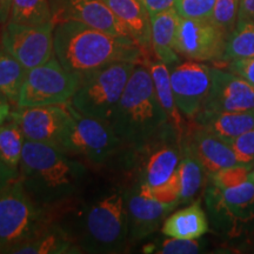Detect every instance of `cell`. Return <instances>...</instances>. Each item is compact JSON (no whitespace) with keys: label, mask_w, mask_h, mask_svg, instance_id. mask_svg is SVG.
<instances>
[{"label":"cell","mask_w":254,"mask_h":254,"mask_svg":"<svg viewBox=\"0 0 254 254\" xmlns=\"http://www.w3.org/2000/svg\"><path fill=\"white\" fill-rule=\"evenodd\" d=\"M75 243L87 253H119L125 250L128 225L124 192L114 190L84 209Z\"/></svg>","instance_id":"cell-4"},{"label":"cell","mask_w":254,"mask_h":254,"mask_svg":"<svg viewBox=\"0 0 254 254\" xmlns=\"http://www.w3.org/2000/svg\"><path fill=\"white\" fill-rule=\"evenodd\" d=\"M180 142L182 140L177 133H171L136 150V153L142 155L138 182L150 187L166 184L179 167L182 158Z\"/></svg>","instance_id":"cell-15"},{"label":"cell","mask_w":254,"mask_h":254,"mask_svg":"<svg viewBox=\"0 0 254 254\" xmlns=\"http://www.w3.org/2000/svg\"><path fill=\"white\" fill-rule=\"evenodd\" d=\"M180 18L176 8L151 15L152 51L158 60L167 66L179 62L176 41Z\"/></svg>","instance_id":"cell-21"},{"label":"cell","mask_w":254,"mask_h":254,"mask_svg":"<svg viewBox=\"0 0 254 254\" xmlns=\"http://www.w3.org/2000/svg\"><path fill=\"white\" fill-rule=\"evenodd\" d=\"M17 178H18V173L6 166L4 161H2L1 158H0V190L4 189V187L7 186L11 182H13L14 179H17Z\"/></svg>","instance_id":"cell-39"},{"label":"cell","mask_w":254,"mask_h":254,"mask_svg":"<svg viewBox=\"0 0 254 254\" xmlns=\"http://www.w3.org/2000/svg\"><path fill=\"white\" fill-rule=\"evenodd\" d=\"M206 202L217 220L246 222L254 219V182L252 178L239 186L219 189L212 185L207 190Z\"/></svg>","instance_id":"cell-17"},{"label":"cell","mask_w":254,"mask_h":254,"mask_svg":"<svg viewBox=\"0 0 254 254\" xmlns=\"http://www.w3.org/2000/svg\"><path fill=\"white\" fill-rule=\"evenodd\" d=\"M11 119L18 123L26 140L56 146L71 120L67 103L37 107H17Z\"/></svg>","instance_id":"cell-13"},{"label":"cell","mask_w":254,"mask_h":254,"mask_svg":"<svg viewBox=\"0 0 254 254\" xmlns=\"http://www.w3.org/2000/svg\"><path fill=\"white\" fill-rule=\"evenodd\" d=\"M128 225V241H139L151 236L179 202H160L148 194L140 184L124 192Z\"/></svg>","instance_id":"cell-12"},{"label":"cell","mask_w":254,"mask_h":254,"mask_svg":"<svg viewBox=\"0 0 254 254\" xmlns=\"http://www.w3.org/2000/svg\"><path fill=\"white\" fill-rule=\"evenodd\" d=\"M26 73L24 66L0 45V92L13 105H17Z\"/></svg>","instance_id":"cell-27"},{"label":"cell","mask_w":254,"mask_h":254,"mask_svg":"<svg viewBox=\"0 0 254 254\" xmlns=\"http://www.w3.org/2000/svg\"><path fill=\"white\" fill-rule=\"evenodd\" d=\"M208 231V221L199 201L174 212L165 219L161 232L177 239H199Z\"/></svg>","instance_id":"cell-22"},{"label":"cell","mask_w":254,"mask_h":254,"mask_svg":"<svg viewBox=\"0 0 254 254\" xmlns=\"http://www.w3.org/2000/svg\"><path fill=\"white\" fill-rule=\"evenodd\" d=\"M251 178H252V180L254 182V166L252 168V171H251Z\"/></svg>","instance_id":"cell-42"},{"label":"cell","mask_w":254,"mask_h":254,"mask_svg":"<svg viewBox=\"0 0 254 254\" xmlns=\"http://www.w3.org/2000/svg\"><path fill=\"white\" fill-rule=\"evenodd\" d=\"M140 185L144 187L146 192H147L152 198L158 200V201L166 202V204H171V202H179L180 184H179L178 171L174 173V176L171 178L166 184H164V185L161 186L150 187L147 185H144V184H140Z\"/></svg>","instance_id":"cell-35"},{"label":"cell","mask_w":254,"mask_h":254,"mask_svg":"<svg viewBox=\"0 0 254 254\" xmlns=\"http://www.w3.org/2000/svg\"><path fill=\"white\" fill-rule=\"evenodd\" d=\"M202 250L201 243L193 239H177L170 238L161 241L159 245L151 244L144 247V253H158V254H194L200 253Z\"/></svg>","instance_id":"cell-31"},{"label":"cell","mask_w":254,"mask_h":254,"mask_svg":"<svg viewBox=\"0 0 254 254\" xmlns=\"http://www.w3.org/2000/svg\"><path fill=\"white\" fill-rule=\"evenodd\" d=\"M211 67L198 62L178 64L171 71V85L178 109L189 119L202 110L209 87Z\"/></svg>","instance_id":"cell-11"},{"label":"cell","mask_w":254,"mask_h":254,"mask_svg":"<svg viewBox=\"0 0 254 254\" xmlns=\"http://www.w3.org/2000/svg\"><path fill=\"white\" fill-rule=\"evenodd\" d=\"M86 178V166L56 146L25 141L18 179L40 207H53L74 198Z\"/></svg>","instance_id":"cell-1"},{"label":"cell","mask_w":254,"mask_h":254,"mask_svg":"<svg viewBox=\"0 0 254 254\" xmlns=\"http://www.w3.org/2000/svg\"><path fill=\"white\" fill-rule=\"evenodd\" d=\"M52 21L50 0H12L8 23L43 25Z\"/></svg>","instance_id":"cell-28"},{"label":"cell","mask_w":254,"mask_h":254,"mask_svg":"<svg viewBox=\"0 0 254 254\" xmlns=\"http://www.w3.org/2000/svg\"><path fill=\"white\" fill-rule=\"evenodd\" d=\"M211 87L202 110L217 112L254 111V85L231 71L211 69Z\"/></svg>","instance_id":"cell-16"},{"label":"cell","mask_w":254,"mask_h":254,"mask_svg":"<svg viewBox=\"0 0 254 254\" xmlns=\"http://www.w3.org/2000/svg\"><path fill=\"white\" fill-rule=\"evenodd\" d=\"M12 0H0V25L5 26L8 23L11 13Z\"/></svg>","instance_id":"cell-41"},{"label":"cell","mask_w":254,"mask_h":254,"mask_svg":"<svg viewBox=\"0 0 254 254\" xmlns=\"http://www.w3.org/2000/svg\"><path fill=\"white\" fill-rule=\"evenodd\" d=\"M0 253H2V252H1V249H0Z\"/></svg>","instance_id":"cell-43"},{"label":"cell","mask_w":254,"mask_h":254,"mask_svg":"<svg viewBox=\"0 0 254 254\" xmlns=\"http://www.w3.org/2000/svg\"><path fill=\"white\" fill-rule=\"evenodd\" d=\"M252 168V166H246V165H236L211 174L209 178L212 180V185L219 189H231L247 182L251 177Z\"/></svg>","instance_id":"cell-32"},{"label":"cell","mask_w":254,"mask_h":254,"mask_svg":"<svg viewBox=\"0 0 254 254\" xmlns=\"http://www.w3.org/2000/svg\"><path fill=\"white\" fill-rule=\"evenodd\" d=\"M150 15L160 13L167 9L176 8L177 0H141Z\"/></svg>","instance_id":"cell-37"},{"label":"cell","mask_w":254,"mask_h":254,"mask_svg":"<svg viewBox=\"0 0 254 254\" xmlns=\"http://www.w3.org/2000/svg\"><path fill=\"white\" fill-rule=\"evenodd\" d=\"M82 251L66 231L57 226H46L27 243L18 246L14 254H71Z\"/></svg>","instance_id":"cell-23"},{"label":"cell","mask_w":254,"mask_h":254,"mask_svg":"<svg viewBox=\"0 0 254 254\" xmlns=\"http://www.w3.org/2000/svg\"><path fill=\"white\" fill-rule=\"evenodd\" d=\"M238 20H250L254 23V0H239Z\"/></svg>","instance_id":"cell-38"},{"label":"cell","mask_w":254,"mask_h":254,"mask_svg":"<svg viewBox=\"0 0 254 254\" xmlns=\"http://www.w3.org/2000/svg\"><path fill=\"white\" fill-rule=\"evenodd\" d=\"M12 106H13V104L0 92V125L11 119L12 111H13Z\"/></svg>","instance_id":"cell-40"},{"label":"cell","mask_w":254,"mask_h":254,"mask_svg":"<svg viewBox=\"0 0 254 254\" xmlns=\"http://www.w3.org/2000/svg\"><path fill=\"white\" fill-rule=\"evenodd\" d=\"M233 150L238 163L254 166V128L250 129L227 142Z\"/></svg>","instance_id":"cell-34"},{"label":"cell","mask_w":254,"mask_h":254,"mask_svg":"<svg viewBox=\"0 0 254 254\" xmlns=\"http://www.w3.org/2000/svg\"><path fill=\"white\" fill-rule=\"evenodd\" d=\"M228 71L244 78L250 84L254 85V57L246 59L233 60L228 65Z\"/></svg>","instance_id":"cell-36"},{"label":"cell","mask_w":254,"mask_h":254,"mask_svg":"<svg viewBox=\"0 0 254 254\" xmlns=\"http://www.w3.org/2000/svg\"><path fill=\"white\" fill-rule=\"evenodd\" d=\"M136 64L116 62L81 75L71 103L85 116L110 123Z\"/></svg>","instance_id":"cell-5"},{"label":"cell","mask_w":254,"mask_h":254,"mask_svg":"<svg viewBox=\"0 0 254 254\" xmlns=\"http://www.w3.org/2000/svg\"><path fill=\"white\" fill-rule=\"evenodd\" d=\"M183 141L189 146L208 176L224 168L241 165L238 163L236 154L227 142L205 131L198 125L187 134L186 138H183Z\"/></svg>","instance_id":"cell-18"},{"label":"cell","mask_w":254,"mask_h":254,"mask_svg":"<svg viewBox=\"0 0 254 254\" xmlns=\"http://www.w3.org/2000/svg\"><path fill=\"white\" fill-rule=\"evenodd\" d=\"M44 209L32 200L20 180L0 190V249L11 253L46 227Z\"/></svg>","instance_id":"cell-6"},{"label":"cell","mask_w":254,"mask_h":254,"mask_svg":"<svg viewBox=\"0 0 254 254\" xmlns=\"http://www.w3.org/2000/svg\"><path fill=\"white\" fill-rule=\"evenodd\" d=\"M25 141L26 138L17 122L9 119L0 125V158L6 166L17 173L19 172Z\"/></svg>","instance_id":"cell-26"},{"label":"cell","mask_w":254,"mask_h":254,"mask_svg":"<svg viewBox=\"0 0 254 254\" xmlns=\"http://www.w3.org/2000/svg\"><path fill=\"white\" fill-rule=\"evenodd\" d=\"M254 57V23L238 20L236 27L227 38L224 59L233 62Z\"/></svg>","instance_id":"cell-29"},{"label":"cell","mask_w":254,"mask_h":254,"mask_svg":"<svg viewBox=\"0 0 254 254\" xmlns=\"http://www.w3.org/2000/svg\"><path fill=\"white\" fill-rule=\"evenodd\" d=\"M215 0H177L176 9L182 18L209 19Z\"/></svg>","instance_id":"cell-33"},{"label":"cell","mask_w":254,"mask_h":254,"mask_svg":"<svg viewBox=\"0 0 254 254\" xmlns=\"http://www.w3.org/2000/svg\"><path fill=\"white\" fill-rule=\"evenodd\" d=\"M71 120L56 147L69 157H80L92 164H104L124 146L110 123L85 116L67 103Z\"/></svg>","instance_id":"cell-7"},{"label":"cell","mask_w":254,"mask_h":254,"mask_svg":"<svg viewBox=\"0 0 254 254\" xmlns=\"http://www.w3.org/2000/svg\"><path fill=\"white\" fill-rule=\"evenodd\" d=\"M52 21H79L116 37L131 38L104 0H50ZM132 39V38H131Z\"/></svg>","instance_id":"cell-14"},{"label":"cell","mask_w":254,"mask_h":254,"mask_svg":"<svg viewBox=\"0 0 254 254\" xmlns=\"http://www.w3.org/2000/svg\"><path fill=\"white\" fill-rule=\"evenodd\" d=\"M122 21L129 37L148 52L152 50L151 15L141 0H104Z\"/></svg>","instance_id":"cell-19"},{"label":"cell","mask_w":254,"mask_h":254,"mask_svg":"<svg viewBox=\"0 0 254 254\" xmlns=\"http://www.w3.org/2000/svg\"><path fill=\"white\" fill-rule=\"evenodd\" d=\"M152 80H153L155 94H157L159 103L163 107L171 125L174 127L180 140H183L184 132V120L182 118V112L178 109L176 98H174L172 85H171V71L168 69L166 64L160 60L148 64Z\"/></svg>","instance_id":"cell-24"},{"label":"cell","mask_w":254,"mask_h":254,"mask_svg":"<svg viewBox=\"0 0 254 254\" xmlns=\"http://www.w3.org/2000/svg\"><path fill=\"white\" fill-rule=\"evenodd\" d=\"M196 125L219 139L228 142L254 128V111L217 112L201 110L193 119Z\"/></svg>","instance_id":"cell-20"},{"label":"cell","mask_w":254,"mask_h":254,"mask_svg":"<svg viewBox=\"0 0 254 254\" xmlns=\"http://www.w3.org/2000/svg\"><path fill=\"white\" fill-rule=\"evenodd\" d=\"M55 56L79 77L116 62L140 64L146 51L131 38L116 37L79 21H63L53 32Z\"/></svg>","instance_id":"cell-2"},{"label":"cell","mask_w":254,"mask_h":254,"mask_svg":"<svg viewBox=\"0 0 254 254\" xmlns=\"http://www.w3.org/2000/svg\"><path fill=\"white\" fill-rule=\"evenodd\" d=\"M110 125L123 145L134 151L177 133L159 103L147 66L135 65Z\"/></svg>","instance_id":"cell-3"},{"label":"cell","mask_w":254,"mask_h":254,"mask_svg":"<svg viewBox=\"0 0 254 254\" xmlns=\"http://www.w3.org/2000/svg\"><path fill=\"white\" fill-rule=\"evenodd\" d=\"M180 148H182V158L178 167L180 184L179 204H187L195 198L204 185L206 171L183 140L180 142Z\"/></svg>","instance_id":"cell-25"},{"label":"cell","mask_w":254,"mask_h":254,"mask_svg":"<svg viewBox=\"0 0 254 254\" xmlns=\"http://www.w3.org/2000/svg\"><path fill=\"white\" fill-rule=\"evenodd\" d=\"M238 13L239 0H215L209 20L230 36L237 25Z\"/></svg>","instance_id":"cell-30"},{"label":"cell","mask_w":254,"mask_h":254,"mask_svg":"<svg viewBox=\"0 0 254 254\" xmlns=\"http://www.w3.org/2000/svg\"><path fill=\"white\" fill-rule=\"evenodd\" d=\"M53 21L43 25L7 23L1 33V46L26 71L43 65L55 56Z\"/></svg>","instance_id":"cell-9"},{"label":"cell","mask_w":254,"mask_h":254,"mask_svg":"<svg viewBox=\"0 0 254 254\" xmlns=\"http://www.w3.org/2000/svg\"><path fill=\"white\" fill-rule=\"evenodd\" d=\"M228 36L209 19L180 18L176 50L194 62L224 59Z\"/></svg>","instance_id":"cell-10"},{"label":"cell","mask_w":254,"mask_h":254,"mask_svg":"<svg viewBox=\"0 0 254 254\" xmlns=\"http://www.w3.org/2000/svg\"><path fill=\"white\" fill-rule=\"evenodd\" d=\"M80 77L67 71L56 56L30 69L19 92L15 107L66 104L78 90Z\"/></svg>","instance_id":"cell-8"}]
</instances>
